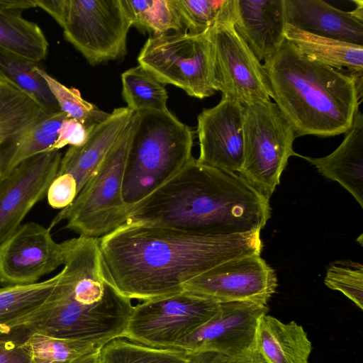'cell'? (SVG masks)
I'll return each instance as SVG.
<instances>
[{
	"label": "cell",
	"mask_w": 363,
	"mask_h": 363,
	"mask_svg": "<svg viewBox=\"0 0 363 363\" xmlns=\"http://www.w3.org/2000/svg\"><path fill=\"white\" fill-rule=\"evenodd\" d=\"M108 281L122 296L148 301L184 291V284L230 259L261 255L260 230L207 236L127 222L99 238Z\"/></svg>",
	"instance_id": "1"
},
{
	"label": "cell",
	"mask_w": 363,
	"mask_h": 363,
	"mask_svg": "<svg viewBox=\"0 0 363 363\" xmlns=\"http://www.w3.org/2000/svg\"><path fill=\"white\" fill-rule=\"evenodd\" d=\"M269 199L239 174L192 157L171 179L133 205L127 222H141L207 236L260 230L270 218Z\"/></svg>",
	"instance_id": "2"
},
{
	"label": "cell",
	"mask_w": 363,
	"mask_h": 363,
	"mask_svg": "<svg viewBox=\"0 0 363 363\" xmlns=\"http://www.w3.org/2000/svg\"><path fill=\"white\" fill-rule=\"evenodd\" d=\"M64 243V267L56 289L23 325L32 332L101 348L124 336L134 306L108 281L99 239L79 236Z\"/></svg>",
	"instance_id": "3"
},
{
	"label": "cell",
	"mask_w": 363,
	"mask_h": 363,
	"mask_svg": "<svg viewBox=\"0 0 363 363\" xmlns=\"http://www.w3.org/2000/svg\"><path fill=\"white\" fill-rule=\"evenodd\" d=\"M262 65L271 97L296 137L326 138L350 130L362 98L363 74L307 57L286 39Z\"/></svg>",
	"instance_id": "4"
},
{
	"label": "cell",
	"mask_w": 363,
	"mask_h": 363,
	"mask_svg": "<svg viewBox=\"0 0 363 363\" xmlns=\"http://www.w3.org/2000/svg\"><path fill=\"white\" fill-rule=\"evenodd\" d=\"M134 116L122 189L128 215L133 205L174 176L193 157V131L169 111Z\"/></svg>",
	"instance_id": "5"
},
{
	"label": "cell",
	"mask_w": 363,
	"mask_h": 363,
	"mask_svg": "<svg viewBox=\"0 0 363 363\" xmlns=\"http://www.w3.org/2000/svg\"><path fill=\"white\" fill-rule=\"evenodd\" d=\"M134 113L95 173L50 225L66 220L79 236L100 238L124 224L128 207L123 199L125 162L135 128Z\"/></svg>",
	"instance_id": "6"
},
{
	"label": "cell",
	"mask_w": 363,
	"mask_h": 363,
	"mask_svg": "<svg viewBox=\"0 0 363 363\" xmlns=\"http://www.w3.org/2000/svg\"><path fill=\"white\" fill-rule=\"evenodd\" d=\"M42 9L92 66L123 58L132 26L122 0H47Z\"/></svg>",
	"instance_id": "7"
},
{
	"label": "cell",
	"mask_w": 363,
	"mask_h": 363,
	"mask_svg": "<svg viewBox=\"0 0 363 363\" xmlns=\"http://www.w3.org/2000/svg\"><path fill=\"white\" fill-rule=\"evenodd\" d=\"M244 161L239 174L269 199L297 138L274 102L243 104Z\"/></svg>",
	"instance_id": "8"
},
{
	"label": "cell",
	"mask_w": 363,
	"mask_h": 363,
	"mask_svg": "<svg viewBox=\"0 0 363 363\" xmlns=\"http://www.w3.org/2000/svg\"><path fill=\"white\" fill-rule=\"evenodd\" d=\"M208 30L150 37L138 57L139 65L163 84L177 86L191 96H212L217 90Z\"/></svg>",
	"instance_id": "9"
},
{
	"label": "cell",
	"mask_w": 363,
	"mask_h": 363,
	"mask_svg": "<svg viewBox=\"0 0 363 363\" xmlns=\"http://www.w3.org/2000/svg\"><path fill=\"white\" fill-rule=\"evenodd\" d=\"M219 303L182 291L134 306L124 336L157 347H176L212 318Z\"/></svg>",
	"instance_id": "10"
},
{
	"label": "cell",
	"mask_w": 363,
	"mask_h": 363,
	"mask_svg": "<svg viewBox=\"0 0 363 363\" xmlns=\"http://www.w3.org/2000/svg\"><path fill=\"white\" fill-rule=\"evenodd\" d=\"M208 33L216 90L242 105L270 101L271 90L263 65L235 28L231 0Z\"/></svg>",
	"instance_id": "11"
},
{
	"label": "cell",
	"mask_w": 363,
	"mask_h": 363,
	"mask_svg": "<svg viewBox=\"0 0 363 363\" xmlns=\"http://www.w3.org/2000/svg\"><path fill=\"white\" fill-rule=\"evenodd\" d=\"M278 286L274 270L250 255L226 261L186 282L184 291L218 303L248 301L264 305Z\"/></svg>",
	"instance_id": "12"
},
{
	"label": "cell",
	"mask_w": 363,
	"mask_h": 363,
	"mask_svg": "<svg viewBox=\"0 0 363 363\" xmlns=\"http://www.w3.org/2000/svg\"><path fill=\"white\" fill-rule=\"evenodd\" d=\"M50 230L37 223H26L0 245L1 284H34L63 265L64 242H56Z\"/></svg>",
	"instance_id": "13"
},
{
	"label": "cell",
	"mask_w": 363,
	"mask_h": 363,
	"mask_svg": "<svg viewBox=\"0 0 363 363\" xmlns=\"http://www.w3.org/2000/svg\"><path fill=\"white\" fill-rule=\"evenodd\" d=\"M59 150L34 155L0 177V245L21 225L30 209L47 194L57 176Z\"/></svg>",
	"instance_id": "14"
},
{
	"label": "cell",
	"mask_w": 363,
	"mask_h": 363,
	"mask_svg": "<svg viewBox=\"0 0 363 363\" xmlns=\"http://www.w3.org/2000/svg\"><path fill=\"white\" fill-rule=\"evenodd\" d=\"M268 311L267 305L248 301L219 303L218 313L175 348L240 356L254 347L258 320Z\"/></svg>",
	"instance_id": "15"
},
{
	"label": "cell",
	"mask_w": 363,
	"mask_h": 363,
	"mask_svg": "<svg viewBox=\"0 0 363 363\" xmlns=\"http://www.w3.org/2000/svg\"><path fill=\"white\" fill-rule=\"evenodd\" d=\"M243 105L223 96L215 106L198 116V162L233 173L240 172L244 161Z\"/></svg>",
	"instance_id": "16"
},
{
	"label": "cell",
	"mask_w": 363,
	"mask_h": 363,
	"mask_svg": "<svg viewBox=\"0 0 363 363\" xmlns=\"http://www.w3.org/2000/svg\"><path fill=\"white\" fill-rule=\"evenodd\" d=\"M234 26L262 63L279 50L284 38V0H231Z\"/></svg>",
	"instance_id": "17"
},
{
	"label": "cell",
	"mask_w": 363,
	"mask_h": 363,
	"mask_svg": "<svg viewBox=\"0 0 363 363\" xmlns=\"http://www.w3.org/2000/svg\"><path fill=\"white\" fill-rule=\"evenodd\" d=\"M352 11L323 0H284L286 23L308 33L363 46V1Z\"/></svg>",
	"instance_id": "18"
},
{
	"label": "cell",
	"mask_w": 363,
	"mask_h": 363,
	"mask_svg": "<svg viewBox=\"0 0 363 363\" xmlns=\"http://www.w3.org/2000/svg\"><path fill=\"white\" fill-rule=\"evenodd\" d=\"M134 112L127 107L115 108L95 125L79 146H70L62 157L57 174H67L76 181L78 193L95 173Z\"/></svg>",
	"instance_id": "19"
},
{
	"label": "cell",
	"mask_w": 363,
	"mask_h": 363,
	"mask_svg": "<svg viewBox=\"0 0 363 363\" xmlns=\"http://www.w3.org/2000/svg\"><path fill=\"white\" fill-rule=\"evenodd\" d=\"M314 165L325 177L336 181L363 208V115L358 110L338 147L323 157L298 155Z\"/></svg>",
	"instance_id": "20"
},
{
	"label": "cell",
	"mask_w": 363,
	"mask_h": 363,
	"mask_svg": "<svg viewBox=\"0 0 363 363\" xmlns=\"http://www.w3.org/2000/svg\"><path fill=\"white\" fill-rule=\"evenodd\" d=\"M254 346L264 363H309L313 348L301 325L267 314L258 320Z\"/></svg>",
	"instance_id": "21"
},
{
	"label": "cell",
	"mask_w": 363,
	"mask_h": 363,
	"mask_svg": "<svg viewBox=\"0 0 363 363\" xmlns=\"http://www.w3.org/2000/svg\"><path fill=\"white\" fill-rule=\"evenodd\" d=\"M35 0H0V47L33 61L44 60L48 43L40 28L22 17Z\"/></svg>",
	"instance_id": "22"
},
{
	"label": "cell",
	"mask_w": 363,
	"mask_h": 363,
	"mask_svg": "<svg viewBox=\"0 0 363 363\" xmlns=\"http://www.w3.org/2000/svg\"><path fill=\"white\" fill-rule=\"evenodd\" d=\"M284 38L307 57L337 69L363 74V46L314 35L288 23Z\"/></svg>",
	"instance_id": "23"
},
{
	"label": "cell",
	"mask_w": 363,
	"mask_h": 363,
	"mask_svg": "<svg viewBox=\"0 0 363 363\" xmlns=\"http://www.w3.org/2000/svg\"><path fill=\"white\" fill-rule=\"evenodd\" d=\"M61 272L43 281L0 287V330L23 325L50 298Z\"/></svg>",
	"instance_id": "24"
},
{
	"label": "cell",
	"mask_w": 363,
	"mask_h": 363,
	"mask_svg": "<svg viewBox=\"0 0 363 363\" xmlns=\"http://www.w3.org/2000/svg\"><path fill=\"white\" fill-rule=\"evenodd\" d=\"M50 114L29 94L0 77V147Z\"/></svg>",
	"instance_id": "25"
},
{
	"label": "cell",
	"mask_w": 363,
	"mask_h": 363,
	"mask_svg": "<svg viewBox=\"0 0 363 363\" xmlns=\"http://www.w3.org/2000/svg\"><path fill=\"white\" fill-rule=\"evenodd\" d=\"M67 117L62 111L50 114L0 147V177L34 155L52 151L62 123Z\"/></svg>",
	"instance_id": "26"
},
{
	"label": "cell",
	"mask_w": 363,
	"mask_h": 363,
	"mask_svg": "<svg viewBox=\"0 0 363 363\" xmlns=\"http://www.w3.org/2000/svg\"><path fill=\"white\" fill-rule=\"evenodd\" d=\"M40 67L39 62L0 47V77L29 94L49 113L62 111Z\"/></svg>",
	"instance_id": "27"
},
{
	"label": "cell",
	"mask_w": 363,
	"mask_h": 363,
	"mask_svg": "<svg viewBox=\"0 0 363 363\" xmlns=\"http://www.w3.org/2000/svg\"><path fill=\"white\" fill-rule=\"evenodd\" d=\"M101 363H186L188 352L175 347L150 346L125 336L116 337L99 350Z\"/></svg>",
	"instance_id": "28"
},
{
	"label": "cell",
	"mask_w": 363,
	"mask_h": 363,
	"mask_svg": "<svg viewBox=\"0 0 363 363\" xmlns=\"http://www.w3.org/2000/svg\"><path fill=\"white\" fill-rule=\"evenodd\" d=\"M121 82L123 98L133 112L169 111L164 84L141 66L123 72Z\"/></svg>",
	"instance_id": "29"
},
{
	"label": "cell",
	"mask_w": 363,
	"mask_h": 363,
	"mask_svg": "<svg viewBox=\"0 0 363 363\" xmlns=\"http://www.w3.org/2000/svg\"><path fill=\"white\" fill-rule=\"evenodd\" d=\"M132 26L152 36L186 31L173 0H122Z\"/></svg>",
	"instance_id": "30"
},
{
	"label": "cell",
	"mask_w": 363,
	"mask_h": 363,
	"mask_svg": "<svg viewBox=\"0 0 363 363\" xmlns=\"http://www.w3.org/2000/svg\"><path fill=\"white\" fill-rule=\"evenodd\" d=\"M23 347L33 363H64L100 350L88 342L60 338L37 332H31Z\"/></svg>",
	"instance_id": "31"
},
{
	"label": "cell",
	"mask_w": 363,
	"mask_h": 363,
	"mask_svg": "<svg viewBox=\"0 0 363 363\" xmlns=\"http://www.w3.org/2000/svg\"><path fill=\"white\" fill-rule=\"evenodd\" d=\"M38 71L46 81L60 110L69 118L78 121L86 128H91L109 116L110 113L85 101L78 89L67 87L41 67Z\"/></svg>",
	"instance_id": "32"
},
{
	"label": "cell",
	"mask_w": 363,
	"mask_h": 363,
	"mask_svg": "<svg viewBox=\"0 0 363 363\" xmlns=\"http://www.w3.org/2000/svg\"><path fill=\"white\" fill-rule=\"evenodd\" d=\"M228 0H173L185 30L201 33L220 18Z\"/></svg>",
	"instance_id": "33"
},
{
	"label": "cell",
	"mask_w": 363,
	"mask_h": 363,
	"mask_svg": "<svg viewBox=\"0 0 363 363\" xmlns=\"http://www.w3.org/2000/svg\"><path fill=\"white\" fill-rule=\"evenodd\" d=\"M325 284L342 292L363 309V266L350 261H336L327 269Z\"/></svg>",
	"instance_id": "34"
},
{
	"label": "cell",
	"mask_w": 363,
	"mask_h": 363,
	"mask_svg": "<svg viewBox=\"0 0 363 363\" xmlns=\"http://www.w3.org/2000/svg\"><path fill=\"white\" fill-rule=\"evenodd\" d=\"M31 332L24 325L0 330V363H33L23 347Z\"/></svg>",
	"instance_id": "35"
},
{
	"label": "cell",
	"mask_w": 363,
	"mask_h": 363,
	"mask_svg": "<svg viewBox=\"0 0 363 363\" xmlns=\"http://www.w3.org/2000/svg\"><path fill=\"white\" fill-rule=\"evenodd\" d=\"M77 194L76 181L67 174H57L47 191L50 206L61 210L71 204Z\"/></svg>",
	"instance_id": "36"
},
{
	"label": "cell",
	"mask_w": 363,
	"mask_h": 363,
	"mask_svg": "<svg viewBox=\"0 0 363 363\" xmlns=\"http://www.w3.org/2000/svg\"><path fill=\"white\" fill-rule=\"evenodd\" d=\"M93 128H86L78 121L67 117L62 123L58 138L52 150H59L67 145L70 146L81 145L84 143Z\"/></svg>",
	"instance_id": "37"
},
{
	"label": "cell",
	"mask_w": 363,
	"mask_h": 363,
	"mask_svg": "<svg viewBox=\"0 0 363 363\" xmlns=\"http://www.w3.org/2000/svg\"><path fill=\"white\" fill-rule=\"evenodd\" d=\"M230 359L219 352L201 350L188 352L186 363H230Z\"/></svg>",
	"instance_id": "38"
},
{
	"label": "cell",
	"mask_w": 363,
	"mask_h": 363,
	"mask_svg": "<svg viewBox=\"0 0 363 363\" xmlns=\"http://www.w3.org/2000/svg\"><path fill=\"white\" fill-rule=\"evenodd\" d=\"M230 363H264L255 346L245 353L231 358Z\"/></svg>",
	"instance_id": "39"
}]
</instances>
